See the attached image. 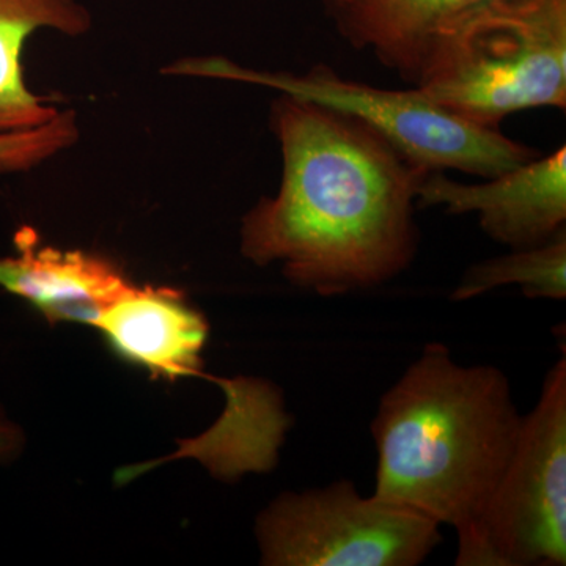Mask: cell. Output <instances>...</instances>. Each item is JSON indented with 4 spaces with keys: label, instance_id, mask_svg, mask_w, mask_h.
Masks as SVG:
<instances>
[{
    "label": "cell",
    "instance_id": "obj_2",
    "mask_svg": "<svg viewBox=\"0 0 566 566\" xmlns=\"http://www.w3.org/2000/svg\"><path fill=\"white\" fill-rule=\"evenodd\" d=\"M521 423L501 368L465 367L449 346L428 344L382 395L371 420L374 494L463 538L497 485Z\"/></svg>",
    "mask_w": 566,
    "mask_h": 566
},
{
    "label": "cell",
    "instance_id": "obj_9",
    "mask_svg": "<svg viewBox=\"0 0 566 566\" xmlns=\"http://www.w3.org/2000/svg\"><path fill=\"white\" fill-rule=\"evenodd\" d=\"M93 327L118 356L153 376L200 375L208 324L174 290L133 285Z\"/></svg>",
    "mask_w": 566,
    "mask_h": 566
},
{
    "label": "cell",
    "instance_id": "obj_13",
    "mask_svg": "<svg viewBox=\"0 0 566 566\" xmlns=\"http://www.w3.org/2000/svg\"><path fill=\"white\" fill-rule=\"evenodd\" d=\"M77 139L80 125L73 111H59L52 120L36 128L0 133V175L35 169L73 147Z\"/></svg>",
    "mask_w": 566,
    "mask_h": 566
},
{
    "label": "cell",
    "instance_id": "obj_4",
    "mask_svg": "<svg viewBox=\"0 0 566 566\" xmlns=\"http://www.w3.org/2000/svg\"><path fill=\"white\" fill-rule=\"evenodd\" d=\"M169 73L262 85L285 95L344 112L374 128L409 163L424 172H460L490 178L534 159L538 150L510 139L501 129L485 128L431 102L412 85L406 91L375 87L340 76L318 63L305 73L262 71L226 57L186 59Z\"/></svg>",
    "mask_w": 566,
    "mask_h": 566
},
{
    "label": "cell",
    "instance_id": "obj_7",
    "mask_svg": "<svg viewBox=\"0 0 566 566\" xmlns=\"http://www.w3.org/2000/svg\"><path fill=\"white\" fill-rule=\"evenodd\" d=\"M483 180L463 182L446 172L427 174L417 208L475 214L482 232L509 249L535 248L566 232L565 145Z\"/></svg>",
    "mask_w": 566,
    "mask_h": 566
},
{
    "label": "cell",
    "instance_id": "obj_8",
    "mask_svg": "<svg viewBox=\"0 0 566 566\" xmlns=\"http://www.w3.org/2000/svg\"><path fill=\"white\" fill-rule=\"evenodd\" d=\"M18 255L0 256V286L35 307L50 323L95 326L134 285L103 256L40 245L32 230L14 238Z\"/></svg>",
    "mask_w": 566,
    "mask_h": 566
},
{
    "label": "cell",
    "instance_id": "obj_1",
    "mask_svg": "<svg viewBox=\"0 0 566 566\" xmlns=\"http://www.w3.org/2000/svg\"><path fill=\"white\" fill-rule=\"evenodd\" d=\"M270 126L282 155L273 197L241 222V253L279 263L319 296L375 289L409 270L419 251L417 193L424 170L364 122L281 93Z\"/></svg>",
    "mask_w": 566,
    "mask_h": 566
},
{
    "label": "cell",
    "instance_id": "obj_12",
    "mask_svg": "<svg viewBox=\"0 0 566 566\" xmlns=\"http://www.w3.org/2000/svg\"><path fill=\"white\" fill-rule=\"evenodd\" d=\"M516 285L528 300L564 301L566 297V232L545 244L510 249L465 270L450 300H474L502 286Z\"/></svg>",
    "mask_w": 566,
    "mask_h": 566
},
{
    "label": "cell",
    "instance_id": "obj_6",
    "mask_svg": "<svg viewBox=\"0 0 566 566\" xmlns=\"http://www.w3.org/2000/svg\"><path fill=\"white\" fill-rule=\"evenodd\" d=\"M268 566H417L441 545V526L423 513L349 480L285 493L256 521Z\"/></svg>",
    "mask_w": 566,
    "mask_h": 566
},
{
    "label": "cell",
    "instance_id": "obj_10",
    "mask_svg": "<svg viewBox=\"0 0 566 566\" xmlns=\"http://www.w3.org/2000/svg\"><path fill=\"white\" fill-rule=\"evenodd\" d=\"M494 0H324L335 31L415 85L433 41Z\"/></svg>",
    "mask_w": 566,
    "mask_h": 566
},
{
    "label": "cell",
    "instance_id": "obj_14",
    "mask_svg": "<svg viewBox=\"0 0 566 566\" xmlns=\"http://www.w3.org/2000/svg\"><path fill=\"white\" fill-rule=\"evenodd\" d=\"M22 447L20 428L0 411V461L11 460Z\"/></svg>",
    "mask_w": 566,
    "mask_h": 566
},
{
    "label": "cell",
    "instance_id": "obj_11",
    "mask_svg": "<svg viewBox=\"0 0 566 566\" xmlns=\"http://www.w3.org/2000/svg\"><path fill=\"white\" fill-rule=\"evenodd\" d=\"M41 29L81 36L91 32L92 14L81 0H0V133L36 128L59 114L22 73V51Z\"/></svg>",
    "mask_w": 566,
    "mask_h": 566
},
{
    "label": "cell",
    "instance_id": "obj_5",
    "mask_svg": "<svg viewBox=\"0 0 566 566\" xmlns=\"http://www.w3.org/2000/svg\"><path fill=\"white\" fill-rule=\"evenodd\" d=\"M566 360L547 371L523 416L515 449L471 531L457 566H565Z\"/></svg>",
    "mask_w": 566,
    "mask_h": 566
},
{
    "label": "cell",
    "instance_id": "obj_3",
    "mask_svg": "<svg viewBox=\"0 0 566 566\" xmlns=\"http://www.w3.org/2000/svg\"><path fill=\"white\" fill-rule=\"evenodd\" d=\"M415 87L485 128L517 112L564 111L566 0H494L433 41Z\"/></svg>",
    "mask_w": 566,
    "mask_h": 566
}]
</instances>
